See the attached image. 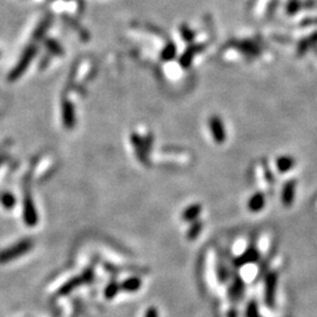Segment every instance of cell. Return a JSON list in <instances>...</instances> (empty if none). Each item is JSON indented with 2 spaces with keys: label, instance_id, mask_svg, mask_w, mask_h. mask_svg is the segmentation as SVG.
Here are the masks:
<instances>
[{
  "label": "cell",
  "instance_id": "cell-6",
  "mask_svg": "<svg viewBox=\"0 0 317 317\" xmlns=\"http://www.w3.org/2000/svg\"><path fill=\"white\" fill-rule=\"evenodd\" d=\"M147 317H157V313H155L154 309H151L147 314Z\"/></svg>",
  "mask_w": 317,
  "mask_h": 317
},
{
  "label": "cell",
  "instance_id": "cell-1",
  "mask_svg": "<svg viewBox=\"0 0 317 317\" xmlns=\"http://www.w3.org/2000/svg\"><path fill=\"white\" fill-rule=\"evenodd\" d=\"M210 126H212V132L213 134H214L215 140L218 141V142L223 141L224 132L220 119H218V118H213L212 122H210Z\"/></svg>",
  "mask_w": 317,
  "mask_h": 317
},
{
  "label": "cell",
  "instance_id": "cell-4",
  "mask_svg": "<svg viewBox=\"0 0 317 317\" xmlns=\"http://www.w3.org/2000/svg\"><path fill=\"white\" fill-rule=\"evenodd\" d=\"M140 285V282L138 281L137 278L132 279V281H128L127 283H125V287L127 288V290H135L138 289V287Z\"/></svg>",
  "mask_w": 317,
  "mask_h": 317
},
{
  "label": "cell",
  "instance_id": "cell-2",
  "mask_svg": "<svg viewBox=\"0 0 317 317\" xmlns=\"http://www.w3.org/2000/svg\"><path fill=\"white\" fill-rule=\"evenodd\" d=\"M264 198L261 194H258L256 197H254L249 202V208L252 210H260L263 207Z\"/></svg>",
  "mask_w": 317,
  "mask_h": 317
},
{
  "label": "cell",
  "instance_id": "cell-3",
  "mask_svg": "<svg viewBox=\"0 0 317 317\" xmlns=\"http://www.w3.org/2000/svg\"><path fill=\"white\" fill-rule=\"evenodd\" d=\"M293 166V160L292 158H281V160L278 161V168L279 171H287V169H289L290 167Z\"/></svg>",
  "mask_w": 317,
  "mask_h": 317
},
{
  "label": "cell",
  "instance_id": "cell-5",
  "mask_svg": "<svg viewBox=\"0 0 317 317\" xmlns=\"http://www.w3.org/2000/svg\"><path fill=\"white\" fill-rule=\"evenodd\" d=\"M198 210H200V208H198V207H194V208H192V209L187 210L186 213H189V215H184V218H194V216L197 215V213H198Z\"/></svg>",
  "mask_w": 317,
  "mask_h": 317
}]
</instances>
